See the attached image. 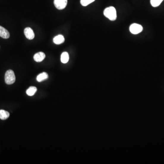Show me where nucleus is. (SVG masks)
I'll use <instances>...</instances> for the list:
<instances>
[{
  "instance_id": "f257e3e1",
  "label": "nucleus",
  "mask_w": 164,
  "mask_h": 164,
  "mask_svg": "<svg viewBox=\"0 0 164 164\" xmlns=\"http://www.w3.org/2000/svg\"><path fill=\"white\" fill-rule=\"evenodd\" d=\"M104 15L109 20L113 21L117 18V12L116 9L113 7H107L104 11Z\"/></svg>"
},
{
  "instance_id": "f03ea898",
  "label": "nucleus",
  "mask_w": 164,
  "mask_h": 164,
  "mask_svg": "<svg viewBox=\"0 0 164 164\" xmlns=\"http://www.w3.org/2000/svg\"><path fill=\"white\" fill-rule=\"evenodd\" d=\"M16 80L14 72L12 70H8L5 73V81L6 83L8 85L14 83Z\"/></svg>"
},
{
  "instance_id": "7ed1b4c3",
  "label": "nucleus",
  "mask_w": 164,
  "mask_h": 164,
  "mask_svg": "<svg viewBox=\"0 0 164 164\" xmlns=\"http://www.w3.org/2000/svg\"><path fill=\"white\" fill-rule=\"evenodd\" d=\"M143 26L139 24L133 23L130 26V32L133 34H138L142 31Z\"/></svg>"
},
{
  "instance_id": "20e7f679",
  "label": "nucleus",
  "mask_w": 164,
  "mask_h": 164,
  "mask_svg": "<svg viewBox=\"0 0 164 164\" xmlns=\"http://www.w3.org/2000/svg\"><path fill=\"white\" fill-rule=\"evenodd\" d=\"M67 0H54V4L57 9L63 10L66 7Z\"/></svg>"
},
{
  "instance_id": "39448f33",
  "label": "nucleus",
  "mask_w": 164,
  "mask_h": 164,
  "mask_svg": "<svg viewBox=\"0 0 164 164\" xmlns=\"http://www.w3.org/2000/svg\"><path fill=\"white\" fill-rule=\"evenodd\" d=\"M24 34L26 37L29 40H32L35 37V34L32 29L30 27H26L24 29Z\"/></svg>"
},
{
  "instance_id": "423d86ee",
  "label": "nucleus",
  "mask_w": 164,
  "mask_h": 164,
  "mask_svg": "<svg viewBox=\"0 0 164 164\" xmlns=\"http://www.w3.org/2000/svg\"><path fill=\"white\" fill-rule=\"evenodd\" d=\"M46 57L45 53L42 52H38L34 55V60L37 62H41Z\"/></svg>"
},
{
  "instance_id": "0eeeda50",
  "label": "nucleus",
  "mask_w": 164,
  "mask_h": 164,
  "mask_svg": "<svg viewBox=\"0 0 164 164\" xmlns=\"http://www.w3.org/2000/svg\"><path fill=\"white\" fill-rule=\"evenodd\" d=\"M0 36L4 39H7L10 37V33L4 27L0 26Z\"/></svg>"
},
{
  "instance_id": "6e6552de",
  "label": "nucleus",
  "mask_w": 164,
  "mask_h": 164,
  "mask_svg": "<svg viewBox=\"0 0 164 164\" xmlns=\"http://www.w3.org/2000/svg\"><path fill=\"white\" fill-rule=\"evenodd\" d=\"M65 39L64 37L62 35H59L54 37L53 42L55 44L59 45L64 42Z\"/></svg>"
},
{
  "instance_id": "1a4fd4ad",
  "label": "nucleus",
  "mask_w": 164,
  "mask_h": 164,
  "mask_svg": "<svg viewBox=\"0 0 164 164\" xmlns=\"http://www.w3.org/2000/svg\"><path fill=\"white\" fill-rule=\"evenodd\" d=\"M70 59V56L69 54L67 52H63L62 53L61 56V61L63 64H66L68 62Z\"/></svg>"
},
{
  "instance_id": "9d476101",
  "label": "nucleus",
  "mask_w": 164,
  "mask_h": 164,
  "mask_svg": "<svg viewBox=\"0 0 164 164\" xmlns=\"http://www.w3.org/2000/svg\"><path fill=\"white\" fill-rule=\"evenodd\" d=\"M10 116V113L4 110H0V119L5 120L8 119Z\"/></svg>"
},
{
  "instance_id": "9b49d317",
  "label": "nucleus",
  "mask_w": 164,
  "mask_h": 164,
  "mask_svg": "<svg viewBox=\"0 0 164 164\" xmlns=\"http://www.w3.org/2000/svg\"><path fill=\"white\" fill-rule=\"evenodd\" d=\"M48 73L45 72H43L42 73H40L37 76V80L38 82H42L43 80L47 79L48 78Z\"/></svg>"
},
{
  "instance_id": "f8f14e48",
  "label": "nucleus",
  "mask_w": 164,
  "mask_h": 164,
  "mask_svg": "<svg viewBox=\"0 0 164 164\" xmlns=\"http://www.w3.org/2000/svg\"><path fill=\"white\" fill-rule=\"evenodd\" d=\"M37 91V88L34 86H31L27 89L26 91V94L30 96H33Z\"/></svg>"
},
{
  "instance_id": "ddd939ff",
  "label": "nucleus",
  "mask_w": 164,
  "mask_h": 164,
  "mask_svg": "<svg viewBox=\"0 0 164 164\" xmlns=\"http://www.w3.org/2000/svg\"><path fill=\"white\" fill-rule=\"evenodd\" d=\"M163 1V0H150V4L152 7H155L159 6Z\"/></svg>"
},
{
  "instance_id": "4468645a",
  "label": "nucleus",
  "mask_w": 164,
  "mask_h": 164,
  "mask_svg": "<svg viewBox=\"0 0 164 164\" xmlns=\"http://www.w3.org/2000/svg\"><path fill=\"white\" fill-rule=\"evenodd\" d=\"M95 0H81L80 3L81 5L84 7L88 6L89 4H91L92 2L94 1Z\"/></svg>"
}]
</instances>
